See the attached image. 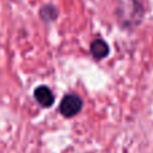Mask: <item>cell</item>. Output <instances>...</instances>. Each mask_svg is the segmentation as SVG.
<instances>
[{"label": "cell", "instance_id": "6da1fadb", "mask_svg": "<svg viewBox=\"0 0 153 153\" xmlns=\"http://www.w3.org/2000/svg\"><path fill=\"white\" fill-rule=\"evenodd\" d=\"M82 98L76 94H66L59 103V111L63 117L71 118L82 110Z\"/></svg>", "mask_w": 153, "mask_h": 153}, {"label": "cell", "instance_id": "7a4b0ae2", "mask_svg": "<svg viewBox=\"0 0 153 153\" xmlns=\"http://www.w3.org/2000/svg\"><path fill=\"white\" fill-rule=\"evenodd\" d=\"M34 98L42 108H50V106H53L54 101H55L54 93L51 91L50 87L45 86V85L38 86L34 90Z\"/></svg>", "mask_w": 153, "mask_h": 153}, {"label": "cell", "instance_id": "3957f363", "mask_svg": "<svg viewBox=\"0 0 153 153\" xmlns=\"http://www.w3.org/2000/svg\"><path fill=\"white\" fill-rule=\"evenodd\" d=\"M90 53H91L94 59L101 61V59H105L106 56H109L110 47H109V45L103 39H95L90 45Z\"/></svg>", "mask_w": 153, "mask_h": 153}, {"label": "cell", "instance_id": "277c9868", "mask_svg": "<svg viewBox=\"0 0 153 153\" xmlns=\"http://www.w3.org/2000/svg\"><path fill=\"white\" fill-rule=\"evenodd\" d=\"M58 15H59L58 10L53 4H45L39 10V18L45 23H53V22H55L58 19Z\"/></svg>", "mask_w": 153, "mask_h": 153}]
</instances>
